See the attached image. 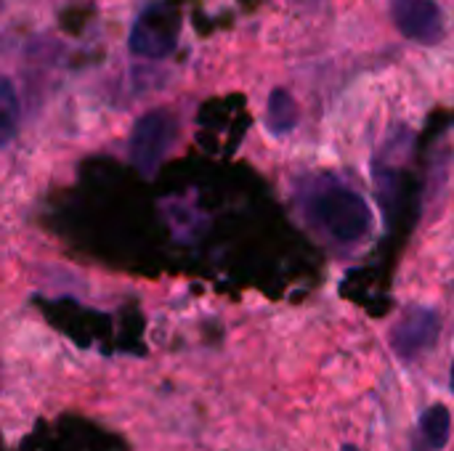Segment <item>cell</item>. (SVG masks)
Wrapping results in <instances>:
<instances>
[{
    "label": "cell",
    "instance_id": "cell-6",
    "mask_svg": "<svg viewBox=\"0 0 454 451\" xmlns=\"http://www.w3.org/2000/svg\"><path fill=\"white\" fill-rule=\"evenodd\" d=\"M450 431H452V417L450 409L436 404L431 409L423 412L420 425H418V439H415V449L418 451H442L450 441Z\"/></svg>",
    "mask_w": 454,
    "mask_h": 451
},
{
    "label": "cell",
    "instance_id": "cell-4",
    "mask_svg": "<svg viewBox=\"0 0 454 451\" xmlns=\"http://www.w3.org/2000/svg\"><path fill=\"white\" fill-rule=\"evenodd\" d=\"M439 338V314L426 306L407 308L391 332V346L402 359H418L423 356Z\"/></svg>",
    "mask_w": 454,
    "mask_h": 451
},
{
    "label": "cell",
    "instance_id": "cell-5",
    "mask_svg": "<svg viewBox=\"0 0 454 451\" xmlns=\"http://www.w3.org/2000/svg\"><path fill=\"white\" fill-rule=\"evenodd\" d=\"M391 13L399 32L415 43L436 45L444 37V16L434 0H394Z\"/></svg>",
    "mask_w": 454,
    "mask_h": 451
},
{
    "label": "cell",
    "instance_id": "cell-10",
    "mask_svg": "<svg viewBox=\"0 0 454 451\" xmlns=\"http://www.w3.org/2000/svg\"><path fill=\"white\" fill-rule=\"evenodd\" d=\"M450 388L454 391V362H452V375H450Z\"/></svg>",
    "mask_w": 454,
    "mask_h": 451
},
{
    "label": "cell",
    "instance_id": "cell-3",
    "mask_svg": "<svg viewBox=\"0 0 454 451\" xmlns=\"http://www.w3.org/2000/svg\"><path fill=\"white\" fill-rule=\"evenodd\" d=\"M173 133H176V122L165 109L146 112L133 125V133H130V162L144 175H154L165 154L170 152Z\"/></svg>",
    "mask_w": 454,
    "mask_h": 451
},
{
    "label": "cell",
    "instance_id": "cell-1",
    "mask_svg": "<svg viewBox=\"0 0 454 451\" xmlns=\"http://www.w3.org/2000/svg\"><path fill=\"white\" fill-rule=\"evenodd\" d=\"M314 215L322 229L338 242H356L370 231L372 213L370 205L351 189H325L314 199Z\"/></svg>",
    "mask_w": 454,
    "mask_h": 451
},
{
    "label": "cell",
    "instance_id": "cell-9",
    "mask_svg": "<svg viewBox=\"0 0 454 451\" xmlns=\"http://www.w3.org/2000/svg\"><path fill=\"white\" fill-rule=\"evenodd\" d=\"M340 451H359V449H356L354 444H346V447H343V449H340Z\"/></svg>",
    "mask_w": 454,
    "mask_h": 451
},
{
    "label": "cell",
    "instance_id": "cell-7",
    "mask_svg": "<svg viewBox=\"0 0 454 451\" xmlns=\"http://www.w3.org/2000/svg\"><path fill=\"white\" fill-rule=\"evenodd\" d=\"M298 122V104L295 98L282 90V88H274L271 96H269V104H266V125L271 133L282 136V133H290Z\"/></svg>",
    "mask_w": 454,
    "mask_h": 451
},
{
    "label": "cell",
    "instance_id": "cell-2",
    "mask_svg": "<svg viewBox=\"0 0 454 451\" xmlns=\"http://www.w3.org/2000/svg\"><path fill=\"white\" fill-rule=\"evenodd\" d=\"M181 37V11L176 3H154L136 19L128 45L141 58H165L176 51Z\"/></svg>",
    "mask_w": 454,
    "mask_h": 451
},
{
    "label": "cell",
    "instance_id": "cell-8",
    "mask_svg": "<svg viewBox=\"0 0 454 451\" xmlns=\"http://www.w3.org/2000/svg\"><path fill=\"white\" fill-rule=\"evenodd\" d=\"M19 117H21V109H19L16 88L5 74H0V146H5L16 136Z\"/></svg>",
    "mask_w": 454,
    "mask_h": 451
}]
</instances>
